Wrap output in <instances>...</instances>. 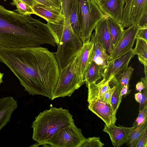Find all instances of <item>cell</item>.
<instances>
[{
  "mask_svg": "<svg viewBox=\"0 0 147 147\" xmlns=\"http://www.w3.org/2000/svg\"><path fill=\"white\" fill-rule=\"evenodd\" d=\"M69 22L75 33L81 39L82 30L77 0H74L69 16Z\"/></svg>",
  "mask_w": 147,
  "mask_h": 147,
  "instance_id": "obj_23",
  "label": "cell"
},
{
  "mask_svg": "<svg viewBox=\"0 0 147 147\" xmlns=\"http://www.w3.org/2000/svg\"><path fill=\"white\" fill-rule=\"evenodd\" d=\"M134 70L131 66H128L119 78L117 80L121 84L122 87L125 85L129 86V80Z\"/></svg>",
  "mask_w": 147,
  "mask_h": 147,
  "instance_id": "obj_27",
  "label": "cell"
},
{
  "mask_svg": "<svg viewBox=\"0 0 147 147\" xmlns=\"http://www.w3.org/2000/svg\"><path fill=\"white\" fill-rule=\"evenodd\" d=\"M13 2L11 4L13 6H16L17 11L18 13L24 16H30L31 14H35L32 8L26 3L20 0H12Z\"/></svg>",
  "mask_w": 147,
  "mask_h": 147,
  "instance_id": "obj_26",
  "label": "cell"
},
{
  "mask_svg": "<svg viewBox=\"0 0 147 147\" xmlns=\"http://www.w3.org/2000/svg\"><path fill=\"white\" fill-rule=\"evenodd\" d=\"M109 81H107L104 84L92 83L86 86L88 89L87 99L88 102L99 98L101 95L111 88Z\"/></svg>",
  "mask_w": 147,
  "mask_h": 147,
  "instance_id": "obj_20",
  "label": "cell"
},
{
  "mask_svg": "<svg viewBox=\"0 0 147 147\" xmlns=\"http://www.w3.org/2000/svg\"><path fill=\"white\" fill-rule=\"evenodd\" d=\"M113 77L109 82V84L113 85V87L101 95L99 98V99L108 104H110L113 94L115 88Z\"/></svg>",
  "mask_w": 147,
  "mask_h": 147,
  "instance_id": "obj_28",
  "label": "cell"
},
{
  "mask_svg": "<svg viewBox=\"0 0 147 147\" xmlns=\"http://www.w3.org/2000/svg\"><path fill=\"white\" fill-rule=\"evenodd\" d=\"M133 49L109 61L103 72L102 80L99 83L104 84L113 76L117 80L128 67L131 59L135 55Z\"/></svg>",
  "mask_w": 147,
  "mask_h": 147,
  "instance_id": "obj_9",
  "label": "cell"
},
{
  "mask_svg": "<svg viewBox=\"0 0 147 147\" xmlns=\"http://www.w3.org/2000/svg\"><path fill=\"white\" fill-rule=\"evenodd\" d=\"M98 7L105 15L121 24L124 0H95Z\"/></svg>",
  "mask_w": 147,
  "mask_h": 147,
  "instance_id": "obj_13",
  "label": "cell"
},
{
  "mask_svg": "<svg viewBox=\"0 0 147 147\" xmlns=\"http://www.w3.org/2000/svg\"><path fill=\"white\" fill-rule=\"evenodd\" d=\"M17 107V101L13 97L0 98V132L10 121L13 113Z\"/></svg>",
  "mask_w": 147,
  "mask_h": 147,
  "instance_id": "obj_16",
  "label": "cell"
},
{
  "mask_svg": "<svg viewBox=\"0 0 147 147\" xmlns=\"http://www.w3.org/2000/svg\"><path fill=\"white\" fill-rule=\"evenodd\" d=\"M107 17L106 16L96 25L94 29L95 32L91 35L90 40L94 44H98L110 54L113 47L107 24Z\"/></svg>",
  "mask_w": 147,
  "mask_h": 147,
  "instance_id": "obj_12",
  "label": "cell"
},
{
  "mask_svg": "<svg viewBox=\"0 0 147 147\" xmlns=\"http://www.w3.org/2000/svg\"><path fill=\"white\" fill-rule=\"evenodd\" d=\"M113 78L114 82L115 88L113 94L110 104L114 112L116 113L121 101L120 100V95L122 87L121 84L115 77L113 76Z\"/></svg>",
  "mask_w": 147,
  "mask_h": 147,
  "instance_id": "obj_24",
  "label": "cell"
},
{
  "mask_svg": "<svg viewBox=\"0 0 147 147\" xmlns=\"http://www.w3.org/2000/svg\"><path fill=\"white\" fill-rule=\"evenodd\" d=\"M86 139L74 123L59 129L47 144L54 147H82Z\"/></svg>",
  "mask_w": 147,
  "mask_h": 147,
  "instance_id": "obj_7",
  "label": "cell"
},
{
  "mask_svg": "<svg viewBox=\"0 0 147 147\" xmlns=\"http://www.w3.org/2000/svg\"><path fill=\"white\" fill-rule=\"evenodd\" d=\"M147 28L140 29L136 36V38L142 39L147 42Z\"/></svg>",
  "mask_w": 147,
  "mask_h": 147,
  "instance_id": "obj_35",
  "label": "cell"
},
{
  "mask_svg": "<svg viewBox=\"0 0 147 147\" xmlns=\"http://www.w3.org/2000/svg\"><path fill=\"white\" fill-rule=\"evenodd\" d=\"M110 56L98 44H94L90 56V63L94 61L100 66L102 69V76L104 71L109 61Z\"/></svg>",
  "mask_w": 147,
  "mask_h": 147,
  "instance_id": "obj_18",
  "label": "cell"
},
{
  "mask_svg": "<svg viewBox=\"0 0 147 147\" xmlns=\"http://www.w3.org/2000/svg\"><path fill=\"white\" fill-rule=\"evenodd\" d=\"M55 37L57 49L54 53L60 69L79 53L83 45L81 38L74 32L69 20L63 19L59 24L47 23Z\"/></svg>",
  "mask_w": 147,
  "mask_h": 147,
  "instance_id": "obj_4",
  "label": "cell"
},
{
  "mask_svg": "<svg viewBox=\"0 0 147 147\" xmlns=\"http://www.w3.org/2000/svg\"><path fill=\"white\" fill-rule=\"evenodd\" d=\"M53 36L47 24L0 5V46L18 48L49 44L55 47Z\"/></svg>",
  "mask_w": 147,
  "mask_h": 147,
  "instance_id": "obj_2",
  "label": "cell"
},
{
  "mask_svg": "<svg viewBox=\"0 0 147 147\" xmlns=\"http://www.w3.org/2000/svg\"><path fill=\"white\" fill-rule=\"evenodd\" d=\"M147 122V105L139 111L138 116L133 123L132 127L134 128Z\"/></svg>",
  "mask_w": 147,
  "mask_h": 147,
  "instance_id": "obj_30",
  "label": "cell"
},
{
  "mask_svg": "<svg viewBox=\"0 0 147 147\" xmlns=\"http://www.w3.org/2000/svg\"><path fill=\"white\" fill-rule=\"evenodd\" d=\"M122 22V28L137 25L141 16L147 13V0H124Z\"/></svg>",
  "mask_w": 147,
  "mask_h": 147,
  "instance_id": "obj_8",
  "label": "cell"
},
{
  "mask_svg": "<svg viewBox=\"0 0 147 147\" xmlns=\"http://www.w3.org/2000/svg\"><path fill=\"white\" fill-rule=\"evenodd\" d=\"M30 6L33 7L34 5L38 3L34 0H20Z\"/></svg>",
  "mask_w": 147,
  "mask_h": 147,
  "instance_id": "obj_38",
  "label": "cell"
},
{
  "mask_svg": "<svg viewBox=\"0 0 147 147\" xmlns=\"http://www.w3.org/2000/svg\"><path fill=\"white\" fill-rule=\"evenodd\" d=\"M83 42L90 39L96 25L106 16L100 10L95 0H77Z\"/></svg>",
  "mask_w": 147,
  "mask_h": 147,
  "instance_id": "obj_6",
  "label": "cell"
},
{
  "mask_svg": "<svg viewBox=\"0 0 147 147\" xmlns=\"http://www.w3.org/2000/svg\"><path fill=\"white\" fill-rule=\"evenodd\" d=\"M135 147H147V125Z\"/></svg>",
  "mask_w": 147,
  "mask_h": 147,
  "instance_id": "obj_33",
  "label": "cell"
},
{
  "mask_svg": "<svg viewBox=\"0 0 147 147\" xmlns=\"http://www.w3.org/2000/svg\"><path fill=\"white\" fill-rule=\"evenodd\" d=\"M88 103V109L102 119L105 125L108 126L115 123L117 119L116 113L110 104L107 103L99 98Z\"/></svg>",
  "mask_w": 147,
  "mask_h": 147,
  "instance_id": "obj_11",
  "label": "cell"
},
{
  "mask_svg": "<svg viewBox=\"0 0 147 147\" xmlns=\"http://www.w3.org/2000/svg\"><path fill=\"white\" fill-rule=\"evenodd\" d=\"M147 77L142 78L141 81L143 83L144 88L142 92V98L140 103L139 111L142 110L145 106L147 105Z\"/></svg>",
  "mask_w": 147,
  "mask_h": 147,
  "instance_id": "obj_32",
  "label": "cell"
},
{
  "mask_svg": "<svg viewBox=\"0 0 147 147\" xmlns=\"http://www.w3.org/2000/svg\"><path fill=\"white\" fill-rule=\"evenodd\" d=\"M107 22L113 49L122 37L124 29L120 24L117 22L107 16Z\"/></svg>",
  "mask_w": 147,
  "mask_h": 147,
  "instance_id": "obj_19",
  "label": "cell"
},
{
  "mask_svg": "<svg viewBox=\"0 0 147 147\" xmlns=\"http://www.w3.org/2000/svg\"><path fill=\"white\" fill-rule=\"evenodd\" d=\"M104 144L99 137H92L86 139L82 147H102Z\"/></svg>",
  "mask_w": 147,
  "mask_h": 147,
  "instance_id": "obj_29",
  "label": "cell"
},
{
  "mask_svg": "<svg viewBox=\"0 0 147 147\" xmlns=\"http://www.w3.org/2000/svg\"><path fill=\"white\" fill-rule=\"evenodd\" d=\"M77 56L62 69H60L52 100L58 97L70 96L75 91L85 84L76 66Z\"/></svg>",
  "mask_w": 147,
  "mask_h": 147,
  "instance_id": "obj_5",
  "label": "cell"
},
{
  "mask_svg": "<svg viewBox=\"0 0 147 147\" xmlns=\"http://www.w3.org/2000/svg\"><path fill=\"white\" fill-rule=\"evenodd\" d=\"M0 61L30 94L52 100L60 69L55 55L40 46L12 48L0 46Z\"/></svg>",
  "mask_w": 147,
  "mask_h": 147,
  "instance_id": "obj_1",
  "label": "cell"
},
{
  "mask_svg": "<svg viewBox=\"0 0 147 147\" xmlns=\"http://www.w3.org/2000/svg\"><path fill=\"white\" fill-rule=\"evenodd\" d=\"M5 1H6L7 0H4Z\"/></svg>",
  "mask_w": 147,
  "mask_h": 147,
  "instance_id": "obj_41",
  "label": "cell"
},
{
  "mask_svg": "<svg viewBox=\"0 0 147 147\" xmlns=\"http://www.w3.org/2000/svg\"><path fill=\"white\" fill-rule=\"evenodd\" d=\"M129 86L125 85L124 86L121 91L120 95V100H121L123 96H125L129 94L131 92V90L129 89Z\"/></svg>",
  "mask_w": 147,
  "mask_h": 147,
  "instance_id": "obj_36",
  "label": "cell"
},
{
  "mask_svg": "<svg viewBox=\"0 0 147 147\" xmlns=\"http://www.w3.org/2000/svg\"><path fill=\"white\" fill-rule=\"evenodd\" d=\"M134 97L136 101L140 103L141 101L142 98L141 92H139L136 93L134 95Z\"/></svg>",
  "mask_w": 147,
  "mask_h": 147,
  "instance_id": "obj_39",
  "label": "cell"
},
{
  "mask_svg": "<svg viewBox=\"0 0 147 147\" xmlns=\"http://www.w3.org/2000/svg\"><path fill=\"white\" fill-rule=\"evenodd\" d=\"M31 7L35 14L45 19L47 23L58 24L63 19L61 10L51 9L38 3Z\"/></svg>",
  "mask_w": 147,
  "mask_h": 147,
  "instance_id": "obj_17",
  "label": "cell"
},
{
  "mask_svg": "<svg viewBox=\"0 0 147 147\" xmlns=\"http://www.w3.org/2000/svg\"><path fill=\"white\" fill-rule=\"evenodd\" d=\"M3 73H2L0 71V85L3 82Z\"/></svg>",
  "mask_w": 147,
  "mask_h": 147,
  "instance_id": "obj_40",
  "label": "cell"
},
{
  "mask_svg": "<svg viewBox=\"0 0 147 147\" xmlns=\"http://www.w3.org/2000/svg\"><path fill=\"white\" fill-rule=\"evenodd\" d=\"M137 26L140 29L147 28V13H144L141 16Z\"/></svg>",
  "mask_w": 147,
  "mask_h": 147,
  "instance_id": "obj_34",
  "label": "cell"
},
{
  "mask_svg": "<svg viewBox=\"0 0 147 147\" xmlns=\"http://www.w3.org/2000/svg\"><path fill=\"white\" fill-rule=\"evenodd\" d=\"M102 69L100 66L94 61L90 63L85 76L86 86L92 83H96L98 80L102 78Z\"/></svg>",
  "mask_w": 147,
  "mask_h": 147,
  "instance_id": "obj_22",
  "label": "cell"
},
{
  "mask_svg": "<svg viewBox=\"0 0 147 147\" xmlns=\"http://www.w3.org/2000/svg\"><path fill=\"white\" fill-rule=\"evenodd\" d=\"M38 4L48 8L60 10V0H34Z\"/></svg>",
  "mask_w": 147,
  "mask_h": 147,
  "instance_id": "obj_31",
  "label": "cell"
},
{
  "mask_svg": "<svg viewBox=\"0 0 147 147\" xmlns=\"http://www.w3.org/2000/svg\"><path fill=\"white\" fill-rule=\"evenodd\" d=\"M134 128L133 127L117 126L111 124L108 126L105 125L103 130L109 134L113 146L119 147L127 143Z\"/></svg>",
  "mask_w": 147,
  "mask_h": 147,
  "instance_id": "obj_14",
  "label": "cell"
},
{
  "mask_svg": "<svg viewBox=\"0 0 147 147\" xmlns=\"http://www.w3.org/2000/svg\"><path fill=\"white\" fill-rule=\"evenodd\" d=\"M128 28L123 30L122 37L109 55V61L133 49L137 34L140 28L135 24Z\"/></svg>",
  "mask_w": 147,
  "mask_h": 147,
  "instance_id": "obj_10",
  "label": "cell"
},
{
  "mask_svg": "<svg viewBox=\"0 0 147 147\" xmlns=\"http://www.w3.org/2000/svg\"><path fill=\"white\" fill-rule=\"evenodd\" d=\"M146 125L147 122L134 129L127 143V146L129 147H135Z\"/></svg>",
  "mask_w": 147,
  "mask_h": 147,
  "instance_id": "obj_25",
  "label": "cell"
},
{
  "mask_svg": "<svg viewBox=\"0 0 147 147\" xmlns=\"http://www.w3.org/2000/svg\"><path fill=\"white\" fill-rule=\"evenodd\" d=\"M90 40L83 42L82 48L76 58L77 67L81 76L84 80L85 74L90 63V54L94 44Z\"/></svg>",
  "mask_w": 147,
  "mask_h": 147,
  "instance_id": "obj_15",
  "label": "cell"
},
{
  "mask_svg": "<svg viewBox=\"0 0 147 147\" xmlns=\"http://www.w3.org/2000/svg\"><path fill=\"white\" fill-rule=\"evenodd\" d=\"M144 88V86L143 82L141 81L138 82L136 84V89L139 92H141Z\"/></svg>",
  "mask_w": 147,
  "mask_h": 147,
  "instance_id": "obj_37",
  "label": "cell"
},
{
  "mask_svg": "<svg viewBox=\"0 0 147 147\" xmlns=\"http://www.w3.org/2000/svg\"></svg>",
  "mask_w": 147,
  "mask_h": 147,
  "instance_id": "obj_42",
  "label": "cell"
},
{
  "mask_svg": "<svg viewBox=\"0 0 147 147\" xmlns=\"http://www.w3.org/2000/svg\"><path fill=\"white\" fill-rule=\"evenodd\" d=\"M135 47L133 49L140 63L144 66L145 76L147 77V42L141 38H136Z\"/></svg>",
  "mask_w": 147,
  "mask_h": 147,
  "instance_id": "obj_21",
  "label": "cell"
},
{
  "mask_svg": "<svg viewBox=\"0 0 147 147\" xmlns=\"http://www.w3.org/2000/svg\"><path fill=\"white\" fill-rule=\"evenodd\" d=\"M74 123L73 116L67 109L51 107L40 113L32 126V138L36 145H47L48 141L59 129Z\"/></svg>",
  "mask_w": 147,
  "mask_h": 147,
  "instance_id": "obj_3",
  "label": "cell"
}]
</instances>
